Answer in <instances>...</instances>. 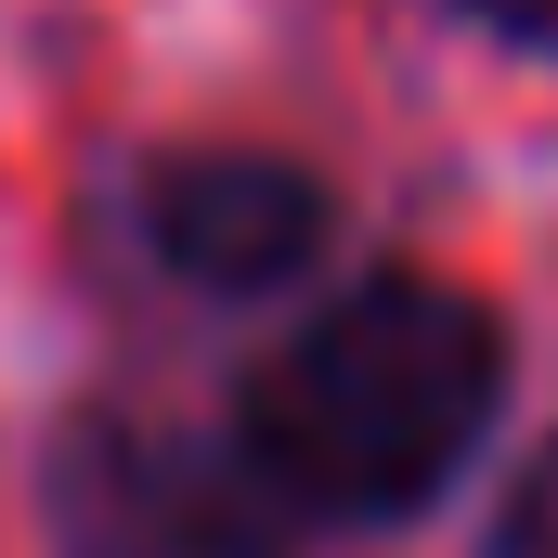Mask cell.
<instances>
[{"label":"cell","instance_id":"obj_4","mask_svg":"<svg viewBox=\"0 0 558 558\" xmlns=\"http://www.w3.org/2000/svg\"><path fill=\"white\" fill-rule=\"evenodd\" d=\"M494 558H558V441L520 468V494H507V520H494Z\"/></svg>","mask_w":558,"mask_h":558},{"label":"cell","instance_id":"obj_1","mask_svg":"<svg viewBox=\"0 0 558 558\" xmlns=\"http://www.w3.org/2000/svg\"><path fill=\"white\" fill-rule=\"evenodd\" d=\"M494 312L454 299V286H351L286 364H260L247 390V468L299 494V507H338V520H377V507H416L428 481L481 441L494 416Z\"/></svg>","mask_w":558,"mask_h":558},{"label":"cell","instance_id":"obj_3","mask_svg":"<svg viewBox=\"0 0 558 558\" xmlns=\"http://www.w3.org/2000/svg\"><path fill=\"white\" fill-rule=\"evenodd\" d=\"M131 558H274V546H260L221 494H169V507H156V533H143Z\"/></svg>","mask_w":558,"mask_h":558},{"label":"cell","instance_id":"obj_5","mask_svg":"<svg viewBox=\"0 0 558 558\" xmlns=\"http://www.w3.org/2000/svg\"><path fill=\"white\" fill-rule=\"evenodd\" d=\"M481 26H507V39H558V0H468Z\"/></svg>","mask_w":558,"mask_h":558},{"label":"cell","instance_id":"obj_2","mask_svg":"<svg viewBox=\"0 0 558 558\" xmlns=\"http://www.w3.org/2000/svg\"><path fill=\"white\" fill-rule=\"evenodd\" d=\"M143 221H156V260L195 286H286L325 247V182L286 156H169Z\"/></svg>","mask_w":558,"mask_h":558}]
</instances>
